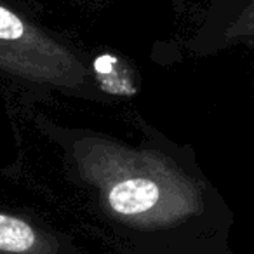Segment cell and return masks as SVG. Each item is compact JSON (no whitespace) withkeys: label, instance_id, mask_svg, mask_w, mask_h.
Returning a JSON list of instances; mask_svg holds the SVG:
<instances>
[{"label":"cell","instance_id":"6da1fadb","mask_svg":"<svg viewBox=\"0 0 254 254\" xmlns=\"http://www.w3.org/2000/svg\"><path fill=\"white\" fill-rule=\"evenodd\" d=\"M160 187L146 178H124L106 191L108 205L122 216H141L152 212L160 202Z\"/></svg>","mask_w":254,"mask_h":254},{"label":"cell","instance_id":"7a4b0ae2","mask_svg":"<svg viewBox=\"0 0 254 254\" xmlns=\"http://www.w3.org/2000/svg\"><path fill=\"white\" fill-rule=\"evenodd\" d=\"M37 233L28 223L12 216L0 214V251L28 253L35 247Z\"/></svg>","mask_w":254,"mask_h":254},{"label":"cell","instance_id":"3957f363","mask_svg":"<svg viewBox=\"0 0 254 254\" xmlns=\"http://www.w3.org/2000/svg\"><path fill=\"white\" fill-rule=\"evenodd\" d=\"M26 33V26L23 21L7 9L0 7V39L2 40H18Z\"/></svg>","mask_w":254,"mask_h":254}]
</instances>
